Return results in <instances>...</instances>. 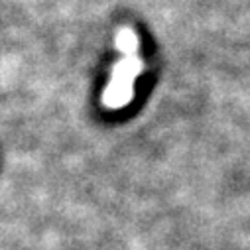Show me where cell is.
Listing matches in <instances>:
<instances>
[{
    "label": "cell",
    "instance_id": "obj_1",
    "mask_svg": "<svg viewBox=\"0 0 250 250\" xmlns=\"http://www.w3.org/2000/svg\"><path fill=\"white\" fill-rule=\"evenodd\" d=\"M140 71V63L134 59H124L114 67L112 77L103 93V104L106 108H120L132 99V83Z\"/></svg>",
    "mask_w": 250,
    "mask_h": 250
},
{
    "label": "cell",
    "instance_id": "obj_2",
    "mask_svg": "<svg viewBox=\"0 0 250 250\" xmlns=\"http://www.w3.org/2000/svg\"><path fill=\"white\" fill-rule=\"evenodd\" d=\"M116 45H118L124 53H132L134 47H136V38H134V34L128 32V30H122V32L118 34V38H116Z\"/></svg>",
    "mask_w": 250,
    "mask_h": 250
}]
</instances>
